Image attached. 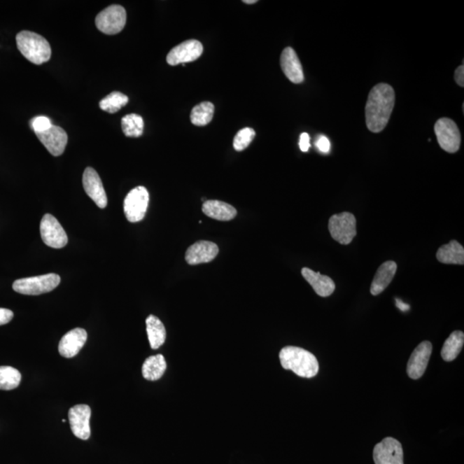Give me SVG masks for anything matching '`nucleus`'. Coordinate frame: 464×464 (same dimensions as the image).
<instances>
[{
  "mask_svg": "<svg viewBox=\"0 0 464 464\" xmlns=\"http://www.w3.org/2000/svg\"><path fill=\"white\" fill-rule=\"evenodd\" d=\"M395 90L384 83L377 85L369 93L365 106V122L372 133L379 134L387 126L393 111Z\"/></svg>",
  "mask_w": 464,
  "mask_h": 464,
  "instance_id": "1",
  "label": "nucleus"
},
{
  "mask_svg": "<svg viewBox=\"0 0 464 464\" xmlns=\"http://www.w3.org/2000/svg\"><path fill=\"white\" fill-rule=\"evenodd\" d=\"M282 367L290 370L296 375L311 379L318 374L319 364L314 354L297 346H286L280 353Z\"/></svg>",
  "mask_w": 464,
  "mask_h": 464,
  "instance_id": "2",
  "label": "nucleus"
},
{
  "mask_svg": "<svg viewBox=\"0 0 464 464\" xmlns=\"http://www.w3.org/2000/svg\"><path fill=\"white\" fill-rule=\"evenodd\" d=\"M18 50L29 62L41 65L51 58L50 44L43 36L29 30H22L16 36Z\"/></svg>",
  "mask_w": 464,
  "mask_h": 464,
  "instance_id": "3",
  "label": "nucleus"
},
{
  "mask_svg": "<svg viewBox=\"0 0 464 464\" xmlns=\"http://www.w3.org/2000/svg\"><path fill=\"white\" fill-rule=\"evenodd\" d=\"M60 277L56 274L20 279L13 283L15 292L24 295L36 296L52 292L59 285Z\"/></svg>",
  "mask_w": 464,
  "mask_h": 464,
  "instance_id": "4",
  "label": "nucleus"
},
{
  "mask_svg": "<svg viewBox=\"0 0 464 464\" xmlns=\"http://www.w3.org/2000/svg\"><path fill=\"white\" fill-rule=\"evenodd\" d=\"M356 224V218L353 213L344 212L335 214L330 218V232L338 243L348 245L357 235Z\"/></svg>",
  "mask_w": 464,
  "mask_h": 464,
  "instance_id": "5",
  "label": "nucleus"
},
{
  "mask_svg": "<svg viewBox=\"0 0 464 464\" xmlns=\"http://www.w3.org/2000/svg\"><path fill=\"white\" fill-rule=\"evenodd\" d=\"M127 13L124 7L112 5L101 10L96 17L97 28L106 35H115L125 27Z\"/></svg>",
  "mask_w": 464,
  "mask_h": 464,
  "instance_id": "6",
  "label": "nucleus"
},
{
  "mask_svg": "<svg viewBox=\"0 0 464 464\" xmlns=\"http://www.w3.org/2000/svg\"><path fill=\"white\" fill-rule=\"evenodd\" d=\"M149 199V193L145 187L139 186L132 190L124 201V213L127 220L131 223L144 220Z\"/></svg>",
  "mask_w": 464,
  "mask_h": 464,
  "instance_id": "7",
  "label": "nucleus"
},
{
  "mask_svg": "<svg viewBox=\"0 0 464 464\" xmlns=\"http://www.w3.org/2000/svg\"><path fill=\"white\" fill-rule=\"evenodd\" d=\"M435 131L441 148L449 153L458 152L461 146V134L454 120L449 118L437 120Z\"/></svg>",
  "mask_w": 464,
  "mask_h": 464,
  "instance_id": "8",
  "label": "nucleus"
},
{
  "mask_svg": "<svg viewBox=\"0 0 464 464\" xmlns=\"http://www.w3.org/2000/svg\"><path fill=\"white\" fill-rule=\"evenodd\" d=\"M40 232L41 239L48 247L62 248L68 243L65 230L51 214L44 215L41 221Z\"/></svg>",
  "mask_w": 464,
  "mask_h": 464,
  "instance_id": "9",
  "label": "nucleus"
},
{
  "mask_svg": "<svg viewBox=\"0 0 464 464\" xmlns=\"http://www.w3.org/2000/svg\"><path fill=\"white\" fill-rule=\"evenodd\" d=\"M375 464H405L402 444L393 437H386L373 450Z\"/></svg>",
  "mask_w": 464,
  "mask_h": 464,
  "instance_id": "10",
  "label": "nucleus"
},
{
  "mask_svg": "<svg viewBox=\"0 0 464 464\" xmlns=\"http://www.w3.org/2000/svg\"><path fill=\"white\" fill-rule=\"evenodd\" d=\"M202 52L203 46L201 41L188 40L172 48L166 60L169 65L177 66L180 64L195 62L201 57Z\"/></svg>",
  "mask_w": 464,
  "mask_h": 464,
  "instance_id": "11",
  "label": "nucleus"
},
{
  "mask_svg": "<svg viewBox=\"0 0 464 464\" xmlns=\"http://www.w3.org/2000/svg\"><path fill=\"white\" fill-rule=\"evenodd\" d=\"M432 352V343L426 341L420 343V345L414 350L407 365V375L410 379L416 380L424 375Z\"/></svg>",
  "mask_w": 464,
  "mask_h": 464,
  "instance_id": "12",
  "label": "nucleus"
},
{
  "mask_svg": "<svg viewBox=\"0 0 464 464\" xmlns=\"http://www.w3.org/2000/svg\"><path fill=\"white\" fill-rule=\"evenodd\" d=\"M92 409L88 405H78L71 407L68 417L71 430L73 435L82 440H87L90 437V419Z\"/></svg>",
  "mask_w": 464,
  "mask_h": 464,
  "instance_id": "13",
  "label": "nucleus"
},
{
  "mask_svg": "<svg viewBox=\"0 0 464 464\" xmlns=\"http://www.w3.org/2000/svg\"><path fill=\"white\" fill-rule=\"evenodd\" d=\"M83 186L85 193L97 204L99 209H104L108 205L106 192L98 173L92 167L85 169L83 175Z\"/></svg>",
  "mask_w": 464,
  "mask_h": 464,
  "instance_id": "14",
  "label": "nucleus"
},
{
  "mask_svg": "<svg viewBox=\"0 0 464 464\" xmlns=\"http://www.w3.org/2000/svg\"><path fill=\"white\" fill-rule=\"evenodd\" d=\"M36 134L52 156L59 157L65 152L68 137L63 128L52 125L43 133Z\"/></svg>",
  "mask_w": 464,
  "mask_h": 464,
  "instance_id": "15",
  "label": "nucleus"
},
{
  "mask_svg": "<svg viewBox=\"0 0 464 464\" xmlns=\"http://www.w3.org/2000/svg\"><path fill=\"white\" fill-rule=\"evenodd\" d=\"M88 335L84 329L76 328L68 332L60 339L59 353L64 358H73L80 352L87 341Z\"/></svg>",
  "mask_w": 464,
  "mask_h": 464,
  "instance_id": "16",
  "label": "nucleus"
},
{
  "mask_svg": "<svg viewBox=\"0 0 464 464\" xmlns=\"http://www.w3.org/2000/svg\"><path fill=\"white\" fill-rule=\"evenodd\" d=\"M218 247L216 244L209 241H199L188 248L185 259L190 265L212 262L218 254Z\"/></svg>",
  "mask_w": 464,
  "mask_h": 464,
  "instance_id": "17",
  "label": "nucleus"
},
{
  "mask_svg": "<svg viewBox=\"0 0 464 464\" xmlns=\"http://www.w3.org/2000/svg\"><path fill=\"white\" fill-rule=\"evenodd\" d=\"M281 66L286 78L294 84H301L304 76L300 60L292 48H286L281 56Z\"/></svg>",
  "mask_w": 464,
  "mask_h": 464,
  "instance_id": "18",
  "label": "nucleus"
},
{
  "mask_svg": "<svg viewBox=\"0 0 464 464\" xmlns=\"http://www.w3.org/2000/svg\"><path fill=\"white\" fill-rule=\"evenodd\" d=\"M302 275L305 281L312 286L318 295L325 297L330 296L334 293L335 284L329 276L316 273L308 267H304L302 269Z\"/></svg>",
  "mask_w": 464,
  "mask_h": 464,
  "instance_id": "19",
  "label": "nucleus"
},
{
  "mask_svg": "<svg viewBox=\"0 0 464 464\" xmlns=\"http://www.w3.org/2000/svg\"><path fill=\"white\" fill-rule=\"evenodd\" d=\"M397 270V263L393 261L386 262L379 267L371 286V293L373 296L379 295L388 288L393 280Z\"/></svg>",
  "mask_w": 464,
  "mask_h": 464,
  "instance_id": "20",
  "label": "nucleus"
},
{
  "mask_svg": "<svg viewBox=\"0 0 464 464\" xmlns=\"http://www.w3.org/2000/svg\"><path fill=\"white\" fill-rule=\"evenodd\" d=\"M203 213L207 217L220 221H229L237 216L235 207L220 201H206L203 203Z\"/></svg>",
  "mask_w": 464,
  "mask_h": 464,
  "instance_id": "21",
  "label": "nucleus"
},
{
  "mask_svg": "<svg viewBox=\"0 0 464 464\" xmlns=\"http://www.w3.org/2000/svg\"><path fill=\"white\" fill-rule=\"evenodd\" d=\"M437 259L444 264H464V248L458 241L451 240L448 244L441 246L437 252Z\"/></svg>",
  "mask_w": 464,
  "mask_h": 464,
  "instance_id": "22",
  "label": "nucleus"
},
{
  "mask_svg": "<svg viewBox=\"0 0 464 464\" xmlns=\"http://www.w3.org/2000/svg\"><path fill=\"white\" fill-rule=\"evenodd\" d=\"M146 323L150 348L154 350L160 349L166 339V330L163 323L157 316L150 315L146 318Z\"/></svg>",
  "mask_w": 464,
  "mask_h": 464,
  "instance_id": "23",
  "label": "nucleus"
},
{
  "mask_svg": "<svg viewBox=\"0 0 464 464\" xmlns=\"http://www.w3.org/2000/svg\"><path fill=\"white\" fill-rule=\"evenodd\" d=\"M167 368L165 358L162 354L146 358L143 364L142 374L146 380L156 381L160 379Z\"/></svg>",
  "mask_w": 464,
  "mask_h": 464,
  "instance_id": "24",
  "label": "nucleus"
},
{
  "mask_svg": "<svg viewBox=\"0 0 464 464\" xmlns=\"http://www.w3.org/2000/svg\"><path fill=\"white\" fill-rule=\"evenodd\" d=\"M464 344V334L462 331H454L445 341L441 356L444 361L451 362L456 360L461 353Z\"/></svg>",
  "mask_w": 464,
  "mask_h": 464,
  "instance_id": "25",
  "label": "nucleus"
},
{
  "mask_svg": "<svg viewBox=\"0 0 464 464\" xmlns=\"http://www.w3.org/2000/svg\"><path fill=\"white\" fill-rule=\"evenodd\" d=\"M213 114L214 105L210 101H204V103L196 105L192 111L191 122L195 126H206L213 120Z\"/></svg>",
  "mask_w": 464,
  "mask_h": 464,
  "instance_id": "26",
  "label": "nucleus"
},
{
  "mask_svg": "<svg viewBox=\"0 0 464 464\" xmlns=\"http://www.w3.org/2000/svg\"><path fill=\"white\" fill-rule=\"evenodd\" d=\"M122 127L127 137H141L144 132V120L141 115L129 114L123 117Z\"/></svg>",
  "mask_w": 464,
  "mask_h": 464,
  "instance_id": "27",
  "label": "nucleus"
},
{
  "mask_svg": "<svg viewBox=\"0 0 464 464\" xmlns=\"http://www.w3.org/2000/svg\"><path fill=\"white\" fill-rule=\"evenodd\" d=\"M21 373L11 367H0V390L11 391L20 386Z\"/></svg>",
  "mask_w": 464,
  "mask_h": 464,
  "instance_id": "28",
  "label": "nucleus"
},
{
  "mask_svg": "<svg viewBox=\"0 0 464 464\" xmlns=\"http://www.w3.org/2000/svg\"><path fill=\"white\" fill-rule=\"evenodd\" d=\"M128 97L123 93L114 92L101 100L99 106L101 111L115 114L128 104Z\"/></svg>",
  "mask_w": 464,
  "mask_h": 464,
  "instance_id": "29",
  "label": "nucleus"
},
{
  "mask_svg": "<svg viewBox=\"0 0 464 464\" xmlns=\"http://www.w3.org/2000/svg\"><path fill=\"white\" fill-rule=\"evenodd\" d=\"M255 136V132L251 127H245L244 129L240 130L235 136V138H234V149L237 150V152H242V150L246 149L251 145Z\"/></svg>",
  "mask_w": 464,
  "mask_h": 464,
  "instance_id": "30",
  "label": "nucleus"
},
{
  "mask_svg": "<svg viewBox=\"0 0 464 464\" xmlns=\"http://www.w3.org/2000/svg\"><path fill=\"white\" fill-rule=\"evenodd\" d=\"M52 126L51 120L47 116H36L30 120V127L35 134L43 133Z\"/></svg>",
  "mask_w": 464,
  "mask_h": 464,
  "instance_id": "31",
  "label": "nucleus"
},
{
  "mask_svg": "<svg viewBox=\"0 0 464 464\" xmlns=\"http://www.w3.org/2000/svg\"><path fill=\"white\" fill-rule=\"evenodd\" d=\"M316 146L321 153L327 154L330 152L331 144L330 139L324 135H319L316 141Z\"/></svg>",
  "mask_w": 464,
  "mask_h": 464,
  "instance_id": "32",
  "label": "nucleus"
},
{
  "mask_svg": "<svg viewBox=\"0 0 464 464\" xmlns=\"http://www.w3.org/2000/svg\"><path fill=\"white\" fill-rule=\"evenodd\" d=\"M13 312L8 309L0 308V326L5 325L13 320Z\"/></svg>",
  "mask_w": 464,
  "mask_h": 464,
  "instance_id": "33",
  "label": "nucleus"
},
{
  "mask_svg": "<svg viewBox=\"0 0 464 464\" xmlns=\"http://www.w3.org/2000/svg\"><path fill=\"white\" fill-rule=\"evenodd\" d=\"M311 138L307 133H303L300 135V147L302 152L307 153L311 147Z\"/></svg>",
  "mask_w": 464,
  "mask_h": 464,
  "instance_id": "34",
  "label": "nucleus"
},
{
  "mask_svg": "<svg viewBox=\"0 0 464 464\" xmlns=\"http://www.w3.org/2000/svg\"><path fill=\"white\" fill-rule=\"evenodd\" d=\"M455 81L456 82V84H458L459 86H461V87H463L464 86V66L463 65L458 66L456 68V70L455 71Z\"/></svg>",
  "mask_w": 464,
  "mask_h": 464,
  "instance_id": "35",
  "label": "nucleus"
},
{
  "mask_svg": "<svg viewBox=\"0 0 464 464\" xmlns=\"http://www.w3.org/2000/svg\"><path fill=\"white\" fill-rule=\"evenodd\" d=\"M397 307L398 309H401L402 311L405 312L409 311L410 309V307L409 304H407L405 303H403V302L401 300H397Z\"/></svg>",
  "mask_w": 464,
  "mask_h": 464,
  "instance_id": "36",
  "label": "nucleus"
},
{
  "mask_svg": "<svg viewBox=\"0 0 464 464\" xmlns=\"http://www.w3.org/2000/svg\"><path fill=\"white\" fill-rule=\"evenodd\" d=\"M244 3H248V5H252V3H258L256 0H244Z\"/></svg>",
  "mask_w": 464,
  "mask_h": 464,
  "instance_id": "37",
  "label": "nucleus"
}]
</instances>
